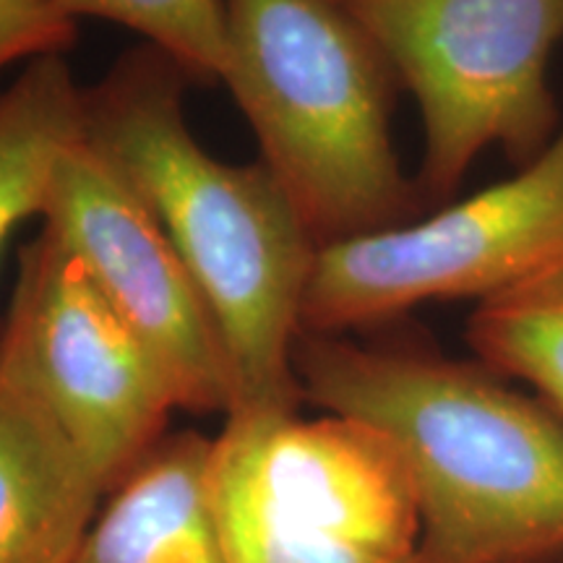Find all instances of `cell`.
I'll return each mask as SVG.
<instances>
[{"mask_svg": "<svg viewBox=\"0 0 563 563\" xmlns=\"http://www.w3.org/2000/svg\"><path fill=\"white\" fill-rule=\"evenodd\" d=\"M302 402L384 433L407 464L420 563H563V420L477 361L300 334Z\"/></svg>", "mask_w": 563, "mask_h": 563, "instance_id": "obj_1", "label": "cell"}, {"mask_svg": "<svg viewBox=\"0 0 563 563\" xmlns=\"http://www.w3.org/2000/svg\"><path fill=\"white\" fill-rule=\"evenodd\" d=\"M186 81L152 45L125 53L87 89V136L199 287L228 357V415L300 412L295 344L319 245L262 162L203 150L188 125Z\"/></svg>", "mask_w": 563, "mask_h": 563, "instance_id": "obj_2", "label": "cell"}, {"mask_svg": "<svg viewBox=\"0 0 563 563\" xmlns=\"http://www.w3.org/2000/svg\"><path fill=\"white\" fill-rule=\"evenodd\" d=\"M224 87L316 245L415 220L389 63L342 0H224Z\"/></svg>", "mask_w": 563, "mask_h": 563, "instance_id": "obj_3", "label": "cell"}, {"mask_svg": "<svg viewBox=\"0 0 563 563\" xmlns=\"http://www.w3.org/2000/svg\"><path fill=\"white\" fill-rule=\"evenodd\" d=\"M209 493L230 563H420L412 477L361 420L228 415Z\"/></svg>", "mask_w": 563, "mask_h": 563, "instance_id": "obj_4", "label": "cell"}, {"mask_svg": "<svg viewBox=\"0 0 563 563\" xmlns=\"http://www.w3.org/2000/svg\"><path fill=\"white\" fill-rule=\"evenodd\" d=\"M420 112L422 201H446L475 162L519 167L561 129L551 63L563 0H342Z\"/></svg>", "mask_w": 563, "mask_h": 563, "instance_id": "obj_5", "label": "cell"}, {"mask_svg": "<svg viewBox=\"0 0 563 563\" xmlns=\"http://www.w3.org/2000/svg\"><path fill=\"white\" fill-rule=\"evenodd\" d=\"M563 264V121L511 178L426 220L321 245L302 332L347 336L441 300H490Z\"/></svg>", "mask_w": 563, "mask_h": 563, "instance_id": "obj_6", "label": "cell"}, {"mask_svg": "<svg viewBox=\"0 0 563 563\" xmlns=\"http://www.w3.org/2000/svg\"><path fill=\"white\" fill-rule=\"evenodd\" d=\"M0 342L108 493L157 446L178 410L150 347L45 228L19 251Z\"/></svg>", "mask_w": 563, "mask_h": 563, "instance_id": "obj_7", "label": "cell"}, {"mask_svg": "<svg viewBox=\"0 0 563 563\" xmlns=\"http://www.w3.org/2000/svg\"><path fill=\"white\" fill-rule=\"evenodd\" d=\"M42 228L79 258L97 290L150 347L178 410L230 412V371L207 302L178 251L87 131L63 154Z\"/></svg>", "mask_w": 563, "mask_h": 563, "instance_id": "obj_8", "label": "cell"}, {"mask_svg": "<svg viewBox=\"0 0 563 563\" xmlns=\"http://www.w3.org/2000/svg\"><path fill=\"white\" fill-rule=\"evenodd\" d=\"M108 488L0 342V563H68Z\"/></svg>", "mask_w": 563, "mask_h": 563, "instance_id": "obj_9", "label": "cell"}, {"mask_svg": "<svg viewBox=\"0 0 563 563\" xmlns=\"http://www.w3.org/2000/svg\"><path fill=\"white\" fill-rule=\"evenodd\" d=\"M211 441L162 435L108 493L68 563H230L211 509Z\"/></svg>", "mask_w": 563, "mask_h": 563, "instance_id": "obj_10", "label": "cell"}, {"mask_svg": "<svg viewBox=\"0 0 563 563\" xmlns=\"http://www.w3.org/2000/svg\"><path fill=\"white\" fill-rule=\"evenodd\" d=\"M87 131V89L66 53L34 58L0 89V253L45 211L63 154Z\"/></svg>", "mask_w": 563, "mask_h": 563, "instance_id": "obj_11", "label": "cell"}, {"mask_svg": "<svg viewBox=\"0 0 563 563\" xmlns=\"http://www.w3.org/2000/svg\"><path fill=\"white\" fill-rule=\"evenodd\" d=\"M464 336L477 363L525 384L563 420V264L477 302Z\"/></svg>", "mask_w": 563, "mask_h": 563, "instance_id": "obj_12", "label": "cell"}, {"mask_svg": "<svg viewBox=\"0 0 563 563\" xmlns=\"http://www.w3.org/2000/svg\"><path fill=\"white\" fill-rule=\"evenodd\" d=\"M70 21L104 19L129 26L167 55L188 79L224 81L230 32L224 0H42Z\"/></svg>", "mask_w": 563, "mask_h": 563, "instance_id": "obj_13", "label": "cell"}, {"mask_svg": "<svg viewBox=\"0 0 563 563\" xmlns=\"http://www.w3.org/2000/svg\"><path fill=\"white\" fill-rule=\"evenodd\" d=\"M76 21L60 16L42 0H0V70L42 55L68 53Z\"/></svg>", "mask_w": 563, "mask_h": 563, "instance_id": "obj_14", "label": "cell"}]
</instances>
